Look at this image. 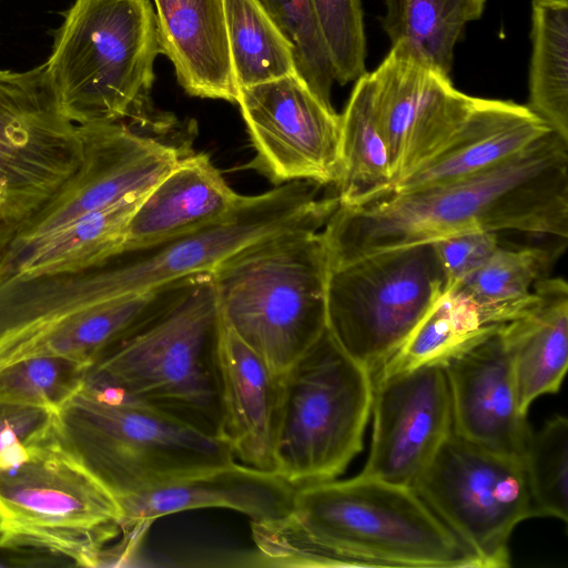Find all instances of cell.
Listing matches in <instances>:
<instances>
[{"label": "cell", "mask_w": 568, "mask_h": 568, "mask_svg": "<svg viewBox=\"0 0 568 568\" xmlns=\"http://www.w3.org/2000/svg\"><path fill=\"white\" fill-rule=\"evenodd\" d=\"M54 31L45 73L62 113L78 125L125 121L158 128L150 93L161 53L150 0H74Z\"/></svg>", "instance_id": "277c9868"}, {"label": "cell", "mask_w": 568, "mask_h": 568, "mask_svg": "<svg viewBox=\"0 0 568 568\" xmlns=\"http://www.w3.org/2000/svg\"><path fill=\"white\" fill-rule=\"evenodd\" d=\"M252 535L273 566L480 568L413 487L362 474L296 486L291 511Z\"/></svg>", "instance_id": "7a4b0ae2"}, {"label": "cell", "mask_w": 568, "mask_h": 568, "mask_svg": "<svg viewBox=\"0 0 568 568\" xmlns=\"http://www.w3.org/2000/svg\"><path fill=\"white\" fill-rule=\"evenodd\" d=\"M220 376L222 437L231 446L234 457L243 464L276 471L274 450L281 378L224 322L220 341Z\"/></svg>", "instance_id": "ac0fdd59"}, {"label": "cell", "mask_w": 568, "mask_h": 568, "mask_svg": "<svg viewBox=\"0 0 568 568\" xmlns=\"http://www.w3.org/2000/svg\"><path fill=\"white\" fill-rule=\"evenodd\" d=\"M296 486L276 471L235 460L156 488L119 499L124 534L140 541L158 518L202 508L240 511L252 523H271L292 508Z\"/></svg>", "instance_id": "e0dca14e"}, {"label": "cell", "mask_w": 568, "mask_h": 568, "mask_svg": "<svg viewBox=\"0 0 568 568\" xmlns=\"http://www.w3.org/2000/svg\"><path fill=\"white\" fill-rule=\"evenodd\" d=\"M413 488L480 568L508 567L514 528L535 517L523 460L474 444L454 430Z\"/></svg>", "instance_id": "30bf717a"}, {"label": "cell", "mask_w": 568, "mask_h": 568, "mask_svg": "<svg viewBox=\"0 0 568 568\" xmlns=\"http://www.w3.org/2000/svg\"><path fill=\"white\" fill-rule=\"evenodd\" d=\"M53 418L47 408L0 402V467L22 462L30 445L49 436Z\"/></svg>", "instance_id": "836d02e7"}, {"label": "cell", "mask_w": 568, "mask_h": 568, "mask_svg": "<svg viewBox=\"0 0 568 568\" xmlns=\"http://www.w3.org/2000/svg\"><path fill=\"white\" fill-rule=\"evenodd\" d=\"M222 326L212 273L200 274L151 324L94 364L84 384L223 438Z\"/></svg>", "instance_id": "3957f363"}, {"label": "cell", "mask_w": 568, "mask_h": 568, "mask_svg": "<svg viewBox=\"0 0 568 568\" xmlns=\"http://www.w3.org/2000/svg\"><path fill=\"white\" fill-rule=\"evenodd\" d=\"M551 262L552 253L546 247L498 246L480 267L452 287L473 304L485 325L499 326L531 304L534 284L547 277Z\"/></svg>", "instance_id": "484cf974"}, {"label": "cell", "mask_w": 568, "mask_h": 568, "mask_svg": "<svg viewBox=\"0 0 568 568\" xmlns=\"http://www.w3.org/2000/svg\"><path fill=\"white\" fill-rule=\"evenodd\" d=\"M534 516L568 519V419L557 415L531 429L521 457Z\"/></svg>", "instance_id": "f546056e"}, {"label": "cell", "mask_w": 568, "mask_h": 568, "mask_svg": "<svg viewBox=\"0 0 568 568\" xmlns=\"http://www.w3.org/2000/svg\"><path fill=\"white\" fill-rule=\"evenodd\" d=\"M329 265L321 231L255 243L219 265L224 324L282 378L326 329Z\"/></svg>", "instance_id": "5b68a950"}, {"label": "cell", "mask_w": 568, "mask_h": 568, "mask_svg": "<svg viewBox=\"0 0 568 568\" xmlns=\"http://www.w3.org/2000/svg\"><path fill=\"white\" fill-rule=\"evenodd\" d=\"M161 53L197 98L236 102L223 0H153Z\"/></svg>", "instance_id": "ffe728a7"}, {"label": "cell", "mask_w": 568, "mask_h": 568, "mask_svg": "<svg viewBox=\"0 0 568 568\" xmlns=\"http://www.w3.org/2000/svg\"><path fill=\"white\" fill-rule=\"evenodd\" d=\"M532 290L531 304L500 326L525 415L537 397L559 390L568 367V285L561 277H544Z\"/></svg>", "instance_id": "7402d4cb"}, {"label": "cell", "mask_w": 568, "mask_h": 568, "mask_svg": "<svg viewBox=\"0 0 568 568\" xmlns=\"http://www.w3.org/2000/svg\"><path fill=\"white\" fill-rule=\"evenodd\" d=\"M294 48L297 73L326 104L335 81L312 0H260Z\"/></svg>", "instance_id": "1f68e13d"}, {"label": "cell", "mask_w": 568, "mask_h": 568, "mask_svg": "<svg viewBox=\"0 0 568 568\" xmlns=\"http://www.w3.org/2000/svg\"><path fill=\"white\" fill-rule=\"evenodd\" d=\"M75 567L67 557L50 551L0 542V568Z\"/></svg>", "instance_id": "d590c367"}, {"label": "cell", "mask_w": 568, "mask_h": 568, "mask_svg": "<svg viewBox=\"0 0 568 568\" xmlns=\"http://www.w3.org/2000/svg\"><path fill=\"white\" fill-rule=\"evenodd\" d=\"M241 199L207 154L182 155L140 200L119 252L201 229L224 217Z\"/></svg>", "instance_id": "d6986e66"}, {"label": "cell", "mask_w": 568, "mask_h": 568, "mask_svg": "<svg viewBox=\"0 0 568 568\" xmlns=\"http://www.w3.org/2000/svg\"><path fill=\"white\" fill-rule=\"evenodd\" d=\"M500 326L465 343L442 363L450 389L453 430L521 459L531 428L518 407L513 362Z\"/></svg>", "instance_id": "2e32d148"}, {"label": "cell", "mask_w": 568, "mask_h": 568, "mask_svg": "<svg viewBox=\"0 0 568 568\" xmlns=\"http://www.w3.org/2000/svg\"><path fill=\"white\" fill-rule=\"evenodd\" d=\"M141 199L90 212L28 245L1 253L0 278L78 271L101 263L121 250Z\"/></svg>", "instance_id": "603a6c76"}, {"label": "cell", "mask_w": 568, "mask_h": 568, "mask_svg": "<svg viewBox=\"0 0 568 568\" xmlns=\"http://www.w3.org/2000/svg\"><path fill=\"white\" fill-rule=\"evenodd\" d=\"M486 0H386L382 26L392 45L449 74L454 49L467 23L478 20Z\"/></svg>", "instance_id": "d4e9b609"}, {"label": "cell", "mask_w": 568, "mask_h": 568, "mask_svg": "<svg viewBox=\"0 0 568 568\" xmlns=\"http://www.w3.org/2000/svg\"><path fill=\"white\" fill-rule=\"evenodd\" d=\"M316 22L341 85L366 73V40L359 0H312Z\"/></svg>", "instance_id": "d6a6232c"}, {"label": "cell", "mask_w": 568, "mask_h": 568, "mask_svg": "<svg viewBox=\"0 0 568 568\" xmlns=\"http://www.w3.org/2000/svg\"><path fill=\"white\" fill-rule=\"evenodd\" d=\"M239 90L297 73L294 48L260 0H223Z\"/></svg>", "instance_id": "83f0119b"}, {"label": "cell", "mask_w": 568, "mask_h": 568, "mask_svg": "<svg viewBox=\"0 0 568 568\" xmlns=\"http://www.w3.org/2000/svg\"><path fill=\"white\" fill-rule=\"evenodd\" d=\"M236 103L254 149L245 165L281 185H335L339 174L341 116L298 73L239 90Z\"/></svg>", "instance_id": "4fadbf2b"}, {"label": "cell", "mask_w": 568, "mask_h": 568, "mask_svg": "<svg viewBox=\"0 0 568 568\" xmlns=\"http://www.w3.org/2000/svg\"><path fill=\"white\" fill-rule=\"evenodd\" d=\"M468 231L568 236V142L549 131L510 159L453 182L339 205L321 231L329 270Z\"/></svg>", "instance_id": "6da1fadb"}, {"label": "cell", "mask_w": 568, "mask_h": 568, "mask_svg": "<svg viewBox=\"0 0 568 568\" xmlns=\"http://www.w3.org/2000/svg\"><path fill=\"white\" fill-rule=\"evenodd\" d=\"M52 436L118 500L235 460L225 439L84 383L54 412Z\"/></svg>", "instance_id": "8992f818"}, {"label": "cell", "mask_w": 568, "mask_h": 568, "mask_svg": "<svg viewBox=\"0 0 568 568\" xmlns=\"http://www.w3.org/2000/svg\"><path fill=\"white\" fill-rule=\"evenodd\" d=\"M81 162L78 125L62 113L44 64L0 70V247Z\"/></svg>", "instance_id": "8fae6325"}, {"label": "cell", "mask_w": 568, "mask_h": 568, "mask_svg": "<svg viewBox=\"0 0 568 568\" xmlns=\"http://www.w3.org/2000/svg\"><path fill=\"white\" fill-rule=\"evenodd\" d=\"M495 327L481 322L473 304L459 291L447 288L398 351L374 375L442 362L465 343Z\"/></svg>", "instance_id": "f1b7e54d"}, {"label": "cell", "mask_w": 568, "mask_h": 568, "mask_svg": "<svg viewBox=\"0 0 568 568\" xmlns=\"http://www.w3.org/2000/svg\"><path fill=\"white\" fill-rule=\"evenodd\" d=\"M371 449L362 475L413 487L453 430L442 362L373 376Z\"/></svg>", "instance_id": "9a60e30c"}, {"label": "cell", "mask_w": 568, "mask_h": 568, "mask_svg": "<svg viewBox=\"0 0 568 568\" xmlns=\"http://www.w3.org/2000/svg\"><path fill=\"white\" fill-rule=\"evenodd\" d=\"M89 367L62 356H32L0 368V402L57 412L84 383Z\"/></svg>", "instance_id": "4dcf8cb0"}, {"label": "cell", "mask_w": 568, "mask_h": 568, "mask_svg": "<svg viewBox=\"0 0 568 568\" xmlns=\"http://www.w3.org/2000/svg\"><path fill=\"white\" fill-rule=\"evenodd\" d=\"M0 542L50 551L75 567L118 566L136 547L109 491L51 433L0 467Z\"/></svg>", "instance_id": "52a82bcc"}, {"label": "cell", "mask_w": 568, "mask_h": 568, "mask_svg": "<svg viewBox=\"0 0 568 568\" xmlns=\"http://www.w3.org/2000/svg\"><path fill=\"white\" fill-rule=\"evenodd\" d=\"M341 116L338 204L356 206L385 195L393 185L386 139L376 116L368 73L355 81Z\"/></svg>", "instance_id": "cb8c5ba5"}, {"label": "cell", "mask_w": 568, "mask_h": 568, "mask_svg": "<svg viewBox=\"0 0 568 568\" xmlns=\"http://www.w3.org/2000/svg\"><path fill=\"white\" fill-rule=\"evenodd\" d=\"M549 131L552 130L527 105L477 98L465 128L449 145L397 182L388 193L439 185L488 170Z\"/></svg>", "instance_id": "44dd1931"}, {"label": "cell", "mask_w": 568, "mask_h": 568, "mask_svg": "<svg viewBox=\"0 0 568 568\" xmlns=\"http://www.w3.org/2000/svg\"><path fill=\"white\" fill-rule=\"evenodd\" d=\"M281 382L276 473L294 486L334 479L362 450L372 374L326 328Z\"/></svg>", "instance_id": "ba28073f"}, {"label": "cell", "mask_w": 568, "mask_h": 568, "mask_svg": "<svg viewBox=\"0 0 568 568\" xmlns=\"http://www.w3.org/2000/svg\"><path fill=\"white\" fill-rule=\"evenodd\" d=\"M440 264L445 290L480 267L499 246L496 232L468 231L432 243Z\"/></svg>", "instance_id": "e575fe53"}, {"label": "cell", "mask_w": 568, "mask_h": 568, "mask_svg": "<svg viewBox=\"0 0 568 568\" xmlns=\"http://www.w3.org/2000/svg\"><path fill=\"white\" fill-rule=\"evenodd\" d=\"M368 78L393 187L449 145L465 128L477 98L458 91L449 74L399 44L392 45Z\"/></svg>", "instance_id": "5bb4252c"}, {"label": "cell", "mask_w": 568, "mask_h": 568, "mask_svg": "<svg viewBox=\"0 0 568 568\" xmlns=\"http://www.w3.org/2000/svg\"><path fill=\"white\" fill-rule=\"evenodd\" d=\"M528 108L568 142V1H531Z\"/></svg>", "instance_id": "4316f807"}, {"label": "cell", "mask_w": 568, "mask_h": 568, "mask_svg": "<svg viewBox=\"0 0 568 568\" xmlns=\"http://www.w3.org/2000/svg\"><path fill=\"white\" fill-rule=\"evenodd\" d=\"M78 130L82 142L80 168L11 233L0 254L28 245L90 212L143 197L182 156L161 135L125 121L83 124Z\"/></svg>", "instance_id": "7c38bea8"}, {"label": "cell", "mask_w": 568, "mask_h": 568, "mask_svg": "<svg viewBox=\"0 0 568 568\" xmlns=\"http://www.w3.org/2000/svg\"><path fill=\"white\" fill-rule=\"evenodd\" d=\"M444 291L432 243L371 254L329 270L326 328L373 376Z\"/></svg>", "instance_id": "9c48e42d"}]
</instances>
